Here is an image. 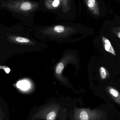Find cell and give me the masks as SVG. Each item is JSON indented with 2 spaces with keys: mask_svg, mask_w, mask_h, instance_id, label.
I'll list each match as a JSON object with an SVG mask.
<instances>
[{
  "mask_svg": "<svg viewBox=\"0 0 120 120\" xmlns=\"http://www.w3.org/2000/svg\"><path fill=\"white\" fill-rule=\"evenodd\" d=\"M61 0H42V11L58 15L61 10Z\"/></svg>",
  "mask_w": 120,
  "mask_h": 120,
  "instance_id": "obj_3",
  "label": "cell"
},
{
  "mask_svg": "<svg viewBox=\"0 0 120 120\" xmlns=\"http://www.w3.org/2000/svg\"><path fill=\"white\" fill-rule=\"evenodd\" d=\"M53 31L56 33H62L66 30V26L61 25H58L53 27Z\"/></svg>",
  "mask_w": 120,
  "mask_h": 120,
  "instance_id": "obj_8",
  "label": "cell"
},
{
  "mask_svg": "<svg viewBox=\"0 0 120 120\" xmlns=\"http://www.w3.org/2000/svg\"><path fill=\"white\" fill-rule=\"evenodd\" d=\"M56 116V114L54 111L50 112L48 114L46 117L47 120H54Z\"/></svg>",
  "mask_w": 120,
  "mask_h": 120,
  "instance_id": "obj_13",
  "label": "cell"
},
{
  "mask_svg": "<svg viewBox=\"0 0 120 120\" xmlns=\"http://www.w3.org/2000/svg\"><path fill=\"white\" fill-rule=\"evenodd\" d=\"M112 31L113 33L116 34L118 37L120 39V27L113 28L112 29Z\"/></svg>",
  "mask_w": 120,
  "mask_h": 120,
  "instance_id": "obj_14",
  "label": "cell"
},
{
  "mask_svg": "<svg viewBox=\"0 0 120 120\" xmlns=\"http://www.w3.org/2000/svg\"><path fill=\"white\" fill-rule=\"evenodd\" d=\"M103 114L100 110L82 109L77 111V120H101Z\"/></svg>",
  "mask_w": 120,
  "mask_h": 120,
  "instance_id": "obj_2",
  "label": "cell"
},
{
  "mask_svg": "<svg viewBox=\"0 0 120 120\" xmlns=\"http://www.w3.org/2000/svg\"><path fill=\"white\" fill-rule=\"evenodd\" d=\"M42 0H0V10L23 22L32 21L42 11Z\"/></svg>",
  "mask_w": 120,
  "mask_h": 120,
  "instance_id": "obj_1",
  "label": "cell"
},
{
  "mask_svg": "<svg viewBox=\"0 0 120 120\" xmlns=\"http://www.w3.org/2000/svg\"><path fill=\"white\" fill-rule=\"evenodd\" d=\"M17 86L22 89H27L29 87V84L28 82L26 81H22L18 82Z\"/></svg>",
  "mask_w": 120,
  "mask_h": 120,
  "instance_id": "obj_10",
  "label": "cell"
},
{
  "mask_svg": "<svg viewBox=\"0 0 120 120\" xmlns=\"http://www.w3.org/2000/svg\"><path fill=\"white\" fill-rule=\"evenodd\" d=\"M64 68V65L62 63H59L56 66V72L57 74H60L61 73Z\"/></svg>",
  "mask_w": 120,
  "mask_h": 120,
  "instance_id": "obj_11",
  "label": "cell"
},
{
  "mask_svg": "<svg viewBox=\"0 0 120 120\" xmlns=\"http://www.w3.org/2000/svg\"><path fill=\"white\" fill-rule=\"evenodd\" d=\"M89 11L96 16L100 15V11L97 0H84Z\"/></svg>",
  "mask_w": 120,
  "mask_h": 120,
  "instance_id": "obj_5",
  "label": "cell"
},
{
  "mask_svg": "<svg viewBox=\"0 0 120 120\" xmlns=\"http://www.w3.org/2000/svg\"><path fill=\"white\" fill-rule=\"evenodd\" d=\"M107 91L114 101L117 103L120 104V94L118 91L111 86L107 87Z\"/></svg>",
  "mask_w": 120,
  "mask_h": 120,
  "instance_id": "obj_6",
  "label": "cell"
},
{
  "mask_svg": "<svg viewBox=\"0 0 120 120\" xmlns=\"http://www.w3.org/2000/svg\"><path fill=\"white\" fill-rule=\"evenodd\" d=\"M62 5L61 10L58 15L62 18H66L68 15H70L73 6V0H61Z\"/></svg>",
  "mask_w": 120,
  "mask_h": 120,
  "instance_id": "obj_4",
  "label": "cell"
},
{
  "mask_svg": "<svg viewBox=\"0 0 120 120\" xmlns=\"http://www.w3.org/2000/svg\"><path fill=\"white\" fill-rule=\"evenodd\" d=\"M99 72L101 79H105L107 78L108 75V72L105 68L103 67H101L99 69Z\"/></svg>",
  "mask_w": 120,
  "mask_h": 120,
  "instance_id": "obj_9",
  "label": "cell"
},
{
  "mask_svg": "<svg viewBox=\"0 0 120 120\" xmlns=\"http://www.w3.org/2000/svg\"><path fill=\"white\" fill-rule=\"evenodd\" d=\"M15 40L17 42L20 43H29L30 41V40L28 39L21 37H16Z\"/></svg>",
  "mask_w": 120,
  "mask_h": 120,
  "instance_id": "obj_12",
  "label": "cell"
},
{
  "mask_svg": "<svg viewBox=\"0 0 120 120\" xmlns=\"http://www.w3.org/2000/svg\"><path fill=\"white\" fill-rule=\"evenodd\" d=\"M102 39L105 50L113 55L116 56L115 51L110 41L104 36H102Z\"/></svg>",
  "mask_w": 120,
  "mask_h": 120,
  "instance_id": "obj_7",
  "label": "cell"
}]
</instances>
